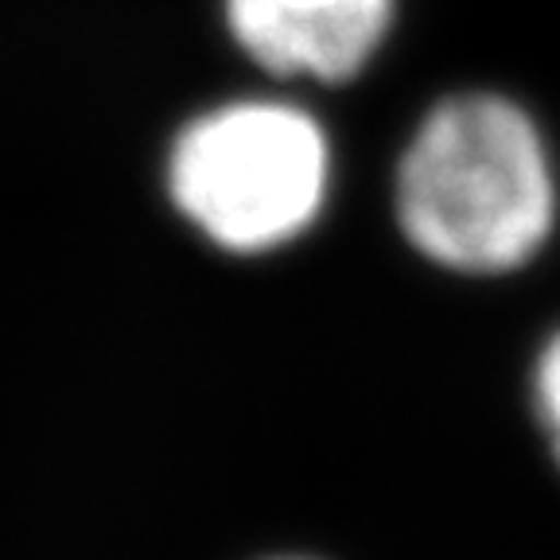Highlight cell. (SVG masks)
<instances>
[{
    "label": "cell",
    "mask_w": 560,
    "mask_h": 560,
    "mask_svg": "<svg viewBox=\"0 0 560 560\" xmlns=\"http://www.w3.org/2000/svg\"><path fill=\"white\" fill-rule=\"evenodd\" d=\"M394 219L424 261L459 277L529 265L560 219V175L541 125L494 90L440 97L397 156Z\"/></svg>",
    "instance_id": "6da1fadb"
},
{
    "label": "cell",
    "mask_w": 560,
    "mask_h": 560,
    "mask_svg": "<svg viewBox=\"0 0 560 560\" xmlns=\"http://www.w3.org/2000/svg\"><path fill=\"white\" fill-rule=\"evenodd\" d=\"M335 179L324 121L280 94L230 97L179 125L164 191L175 214L222 254L257 257L319 222Z\"/></svg>",
    "instance_id": "7a4b0ae2"
},
{
    "label": "cell",
    "mask_w": 560,
    "mask_h": 560,
    "mask_svg": "<svg viewBox=\"0 0 560 560\" xmlns=\"http://www.w3.org/2000/svg\"><path fill=\"white\" fill-rule=\"evenodd\" d=\"M397 0H222V24L245 59L277 82L342 86L377 59Z\"/></svg>",
    "instance_id": "3957f363"
},
{
    "label": "cell",
    "mask_w": 560,
    "mask_h": 560,
    "mask_svg": "<svg viewBox=\"0 0 560 560\" xmlns=\"http://www.w3.org/2000/svg\"><path fill=\"white\" fill-rule=\"evenodd\" d=\"M534 401H537V417H541L545 432H549V440H552V452H557V459H560V331L552 335L541 354H537Z\"/></svg>",
    "instance_id": "277c9868"
},
{
    "label": "cell",
    "mask_w": 560,
    "mask_h": 560,
    "mask_svg": "<svg viewBox=\"0 0 560 560\" xmlns=\"http://www.w3.org/2000/svg\"><path fill=\"white\" fill-rule=\"evenodd\" d=\"M272 560H307V557H272Z\"/></svg>",
    "instance_id": "5b68a950"
}]
</instances>
